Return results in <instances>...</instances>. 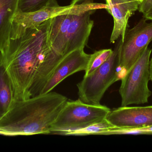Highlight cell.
<instances>
[{"label":"cell","mask_w":152,"mask_h":152,"mask_svg":"<svg viewBox=\"0 0 152 152\" xmlns=\"http://www.w3.org/2000/svg\"><path fill=\"white\" fill-rule=\"evenodd\" d=\"M14 101L11 80L5 66L0 61V119L10 109Z\"/></svg>","instance_id":"obj_14"},{"label":"cell","mask_w":152,"mask_h":152,"mask_svg":"<svg viewBox=\"0 0 152 152\" xmlns=\"http://www.w3.org/2000/svg\"><path fill=\"white\" fill-rule=\"evenodd\" d=\"M139 1H141V2H142V0H139Z\"/></svg>","instance_id":"obj_23"},{"label":"cell","mask_w":152,"mask_h":152,"mask_svg":"<svg viewBox=\"0 0 152 152\" xmlns=\"http://www.w3.org/2000/svg\"><path fill=\"white\" fill-rule=\"evenodd\" d=\"M113 127L105 119L86 128L71 132L68 135L109 134Z\"/></svg>","instance_id":"obj_17"},{"label":"cell","mask_w":152,"mask_h":152,"mask_svg":"<svg viewBox=\"0 0 152 152\" xmlns=\"http://www.w3.org/2000/svg\"><path fill=\"white\" fill-rule=\"evenodd\" d=\"M143 17L147 21L151 20L152 21V7L146 13L143 14Z\"/></svg>","instance_id":"obj_20"},{"label":"cell","mask_w":152,"mask_h":152,"mask_svg":"<svg viewBox=\"0 0 152 152\" xmlns=\"http://www.w3.org/2000/svg\"><path fill=\"white\" fill-rule=\"evenodd\" d=\"M142 18L131 29L126 31L119 46L118 67L121 79L135 63L152 41V22Z\"/></svg>","instance_id":"obj_7"},{"label":"cell","mask_w":152,"mask_h":152,"mask_svg":"<svg viewBox=\"0 0 152 152\" xmlns=\"http://www.w3.org/2000/svg\"><path fill=\"white\" fill-rule=\"evenodd\" d=\"M106 4L107 5H110L111 3V0H106Z\"/></svg>","instance_id":"obj_22"},{"label":"cell","mask_w":152,"mask_h":152,"mask_svg":"<svg viewBox=\"0 0 152 152\" xmlns=\"http://www.w3.org/2000/svg\"><path fill=\"white\" fill-rule=\"evenodd\" d=\"M67 101L50 92L24 100H14L0 119V134L7 136L50 134L51 126Z\"/></svg>","instance_id":"obj_2"},{"label":"cell","mask_w":152,"mask_h":152,"mask_svg":"<svg viewBox=\"0 0 152 152\" xmlns=\"http://www.w3.org/2000/svg\"><path fill=\"white\" fill-rule=\"evenodd\" d=\"M110 134H152V126L137 129H120L114 127Z\"/></svg>","instance_id":"obj_18"},{"label":"cell","mask_w":152,"mask_h":152,"mask_svg":"<svg viewBox=\"0 0 152 152\" xmlns=\"http://www.w3.org/2000/svg\"><path fill=\"white\" fill-rule=\"evenodd\" d=\"M139 0H111L106 9L113 18L114 26L111 35L110 43H115L121 36L123 40L129 18L138 10Z\"/></svg>","instance_id":"obj_11"},{"label":"cell","mask_w":152,"mask_h":152,"mask_svg":"<svg viewBox=\"0 0 152 152\" xmlns=\"http://www.w3.org/2000/svg\"><path fill=\"white\" fill-rule=\"evenodd\" d=\"M50 19L35 26L10 34L0 52V61L11 80L14 100L30 96L29 90L37 71L47 57L55 52L49 41Z\"/></svg>","instance_id":"obj_1"},{"label":"cell","mask_w":152,"mask_h":152,"mask_svg":"<svg viewBox=\"0 0 152 152\" xmlns=\"http://www.w3.org/2000/svg\"><path fill=\"white\" fill-rule=\"evenodd\" d=\"M73 14H64L50 19L49 41L56 54L63 58L65 55L68 29Z\"/></svg>","instance_id":"obj_12"},{"label":"cell","mask_w":152,"mask_h":152,"mask_svg":"<svg viewBox=\"0 0 152 152\" xmlns=\"http://www.w3.org/2000/svg\"><path fill=\"white\" fill-rule=\"evenodd\" d=\"M54 0H18L17 12L30 13L40 10Z\"/></svg>","instance_id":"obj_16"},{"label":"cell","mask_w":152,"mask_h":152,"mask_svg":"<svg viewBox=\"0 0 152 152\" xmlns=\"http://www.w3.org/2000/svg\"><path fill=\"white\" fill-rule=\"evenodd\" d=\"M151 53V49L147 46L121 78L119 90L121 107L148 103L152 94L148 87L151 80L150 62Z\"/></svg>","instance_id":"obj_5"},{"label":"cell","mask_w":152,"mask_h":152,"mask_svg":"<svg viewBox=\"0 0 152 152\" xmlns=\"http://www.w3.org/2000/svg\"><path fill=\"white\" fill-rule=\"evenodd\" d=\"M108 5L94 2V0H72L69 5L60 6L56 0L45 8L30 13L16 12L12 20L10 33L19 32L27 28L35 26L56 16L64 14H79L89 10L107 9Z\"/></svg>","instance_id":"obj_6"},{"label":"cell","mask_w":152,"mask_h":152,"mask_svg":"<svg viewBox=\"0 0 152 152\" xmlns=\"http://www.w3.org/2000/svg\"><path fill=\"white\" fill-rule=\"evenodd\" d=\"M113 51L110 49H103L91 54L88 64L85 70L84 76H89L102 66L110 57Z\"/></svg>","instance_id":"obj_15"},{"label":"cell","mask_w":152,"mask_h":152,"mask_svg":"<svg viewBox=\"0 0 152 152\" xmlns=\"http://www.w3.org/2000/svg\"><path fill=\"white\" fill-rule=\"evenodd\" d=\"M18 0H0V52L8 40Z\"/></svg>","instance_id":"obj_13"},{"label":"cell","mask_w":152,"mask_h":152,"mask_svg":"<svg viewBox=\"0 0 152 152\" xmlns=\"http://www.w3.org/2000/svg\"><path fill=\"white\" fill-rule=\"evenodd\" d=\"M84 49H77L62 58L50 75L40 94L51 92L68 77L86 70L91 54L86 53Z\"/></svg>","instance_id":"obj_8"},{"label":"cell","mask_w":152,"mask_h":152,"mask_svg":"<svg viewBox=\"0 0 152 152\" xmlns=\"http://www.w3.org/2000/svg\"><path fill=\"white\" fill-rule=\"evenodd\" d=\"M119 43L109 59L89 76L77 84L79 99L88 104L99 105L104 93L115 82L121 79L118 67Z\"/></svg>","instance_id":"obj_4"},{"label":"cell","mask_w":152,"mask_h":152,"mask_svg":"<svg viewBox=\"0 0 152 152\" xmlns=\"http://www.w3.org/2000/svg\"><path fill=\"white\" fill-rule=\"evenodd\" d=\"M152 7V0H142L139 5L138 11L145 14Z\"/></svg>","instance_id":"obj_19"},{"label":"cell","mask_w":152,"mask_h":152,"mask_svg":"<svg viewBox=\"0 0 152 152\" xmlns=\"http://www.w3.org/2000/svg\"><path fill=\"white\" fill-rule=\"evenodd\" d=\"M95 10L73 14L68 29L65 55L79 49H84L88 41L94 22L91 15Z\"/></svg>","instance_id":"obj_10"},{"label":"cell","mask_w":152,"mask_h":152,"mask_svg":"<svg viewBox=\"0 0 152 152\" xmlns=\"http://www.w3.org/2000/svg\"><path fill=\"white\" fill-rule=\"evenodd\" d=\"M112 126L120 129H137L152 126V105L121 107L111 110L106 117Z\"/></svg>","instance_id":"obj_9"},{"label":"cell","mask_w":152,"mask_h":152,"mask_svg":"<svg viewBox=\"0 0 152 152\" xmlns=\"http://www.w3.org/2000/svg\"><path fill=\"white\" fill-rule=\"evenodd\" d=\"M150 71L151 80L152 81V57L150 62Z\"/></svg>","instance_id":"obj_21"},{"label":"cell","mask_w":152,"mask_h":152,"mask_svg":"<svg viewBox=\"0 0 152 152\" xmlns=\"http://www.w3.org/2000/svg\"><path fill=\"white\" fill-rule=\"evenodd\" d=\"M110 111L106 106L88 104L79 99L67 101L52 125L51 133L68 135L103 121Z\"/></svg>","instance_id":"obj_3"}]
</instances>
